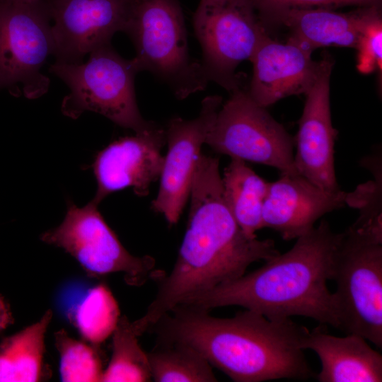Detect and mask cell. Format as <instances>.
Wrapping results in <instances>:
<instances>
[{
    "mask_svg": "<svg viewBox=\"0 0 382 382\" xmlns=\"http://www.w3.org/2000/svg\"><path fill=\"white\" fill-rule=\"evenodd\" d=\"M54 344L59 355L62 381H101L104 369L93 346L72 338L64 330L54 333Z\"/></svg>",
    "mask_w": 382,
    "mask_h": 382,
    "instance_id": "obj_25",
    "label": "cell"
},
{
    "mask_svg": "<svg viewBox=\"0 0 382 382\" xmlns=\"http://www.w3.org/2000/svg\"><path fill=\"white\" fill-rule=\"evenodd\" d=\"M124 32L134 45L139 71L151 73L178 99L205 89L209 81L200 62L190 56L178 0H131Z\"/></svg>",
    "mask_w": 382,
    "mask_h": 382,
    "instance_id": "obj_4",
    "label": "cell"
},
{
    "mask_svg": "<svg viewBox=\"0 0 382 382\" xmlns=\"http://www.w3.org/2000/svg\"><path fill=\"white\" fill-rule=\"evenodd\" d=\"M205 144L231 158L268 166L281 173H298L294 139L266 108L239 88L219 110Z\"/></svg>",
    "mask_w": 382,
    "mask_h": 382,
    "instance_id": "obj_9",
    "label": "cell"
},
{
    "mask_svg": "<svg viewBox=\"0 0 382 382\" xmlns=\"http://www.w3.org/2000/svg\"><path fill=\"white\" fill-rule=\"evenodd\" d=\"M222 98L205 97L198 116L192 120L170 119L166 130L168 151L160 175V187L151 208L170 224L178 222L190 197L193 176Z\"/></svg>",
    "mask_w": 382,
    "mask_h": 382,
    "instance_id": "obj_11",
    "label": "cell"
},
{
    "mask_svg": "<svg viewBox=\"0 0 382 382\" xmlns=\"http://www.w3.org/2000/svg\"><path fill=\"white\" fill-rule=\"evenodd\" d=\"M342 235L321 220L297 238L290 250L261 267L180 304L207 311L239 306L270 319L300 316L337 328L334 296L327 283Z\"/></svg>",
    "mask_w": 382,
    "mask_h": 382,
    "instance_id": "obj_3",
    "label": "cell"
},
{
    "mask_svg": "<svg viewBox=\"0 0 382 382\" xmlns=\"http://www.w3.org/2000/svg\"><path fill=\"white\" fill-rule=\"evenodd\" d=\"M52 313L0 342V382H35L43 376L45 337Z\"/></svg>",
    "mask_w": 382,
    "mask_h": 382,
    "instance_id": "obj_20",
    "label": "cell"
},
{
    "mask_svg": "<svg viewBox=\"0 0 382 382\" xmlns=\"http://www.w3.org/2000/svg\"><path fill=\"white\" fill-rule=\"evenodd\" d=\"M24 1H38V0H24Z\"/></svg>",
    "mask_w": 382,
    "mask_h": 382,
    "instance_id": "obj_30",
    "label": "cell"
},
{
    "mask_svg": "<svg viewBox=\"0 0 382 382\" xmlns=\"http://www.w3.org/2000/svg\"><path fill=\"white\" fill-rule=\"evenodd\" d=\"M221 180L225 202L236 223L248 238H257L256 231L263 228L262 207L269 183L236 158H231Z\"/></svg>",
    "mask_w": 382,
    "mask_h": 382,
    "instance_id": "obj_19",
    "label": "cell"
},
{
    "mask_svg": "<svg viewBox=\"0 0 382 382\" xmlns=\"http://www.w3.org/2000/svg\"><path fill=\"white\" fill-rule=\"evenodd\" d=\"M347 193L323 190L299 173H281L268 183L263 228L276 231L285 241L296 239L311 231L323 215L343 207Z\"/></svg>",
    "mask_w": 382,
    "mask_h": 382,
    "instance_id": "obj_15",
    "label": "cell"
},
{
    "mask_svg": "<svg viewBox=\"0 0 382 382\" xmlns=\"http://www.w3.org/2000/svg\"><path fill=\"white\" fill-rule=\"evenodd\" d=\"M166 142L165 129L155 123L99 151L92 164L98 185L92 200L99 204L110 194L127 187L139 197L146 196L151 183L160 178L164 160L161 149Z\"/></svg>",
    "mask_w": 382,
    "mask_h": 382,
    "instance_id": "obj_14",
    "label": "cell"
},
{
    "mask_svg": "<svg viewBox=\"0 0 382 382\" xmlns=\"http://www.w3.org/2000/svg\"><path fill=\"white\" fill-rule=\"evenodd\" d=\"M361 166L369 169L373 180L359 185L347 192L346 204L359 210V216L348 229L360 235L382 242V162L378 151L361 158Z\"/></svg>",
    "mask_w": 382,
    "mask_h": 382,
    "instance_id": "obj_24",
    "label": "cell"
},
{
    "mask_svg": "<svg viewBox=\"0 0 382 382\" xmlns=\"http://www.w3.org/2000/svg\"><path fill=\"white\" fill-rule=\"evenodd\" d=\"M378 6L343 13L320 7L291 8L274 18L291 31L289 40L313 51L330 45L356 48L364 24Z\"/></svg>",
    "mask_w": 382,
    "mask_h": 382,
    "instance_id": "obj_18",
    "label": "cell"
},
{
    "mask_svg": "<svg viewBox=\"0 0 382 382\" xmlns=\"http://www.w3.org/2000/svg\"><path fill=\"white\" fill-rule=\"evenodd\" d=\"M250 1L253 8L258 9L262 14L274 17L291 8L341 5L340 0H250Z\"/></svg>",
    "mask_w": 382,
    "mask_h": 382,
    "instance_id": "obj_27",
    "label": "cell"
},
{
    "mask_svg": "<svg viewBox=\"0 0 382 382\" xmlns=\"http://www.w3.org/2000/svg\"><path fill=\"white\" fill-rule=\"evenodd\" d=\"M190 197L187 228L174 267L158 279L155 298L132 322L139 336L189 298L234 280L252 263L280 253L273 240L250 238L241 229L225 202L214 163L198 165Z\"/></svg>",
    "mask_w": 382,
    "mask_h": 382,
    "instance_id": "obj_1",
    "label": "cell"
},
{
    "mask_svg": "<svg viewBox=\"0 0 382 382\" xmlns=\"http://www.w3.org/2000/svg\"><path fill=\"white\" fill-rule=\"evenodd\" d=\"M48 1L0 0V89L37 98L49 88L42 73L54 43Z\"/></svg>",
    "mask_w": 382,
    "mask_h": 382,
    "instance_id": "obj_7",
    "label": "cell"
},
{
    "mask_svg": "<svg viewBox=\"0 0 382 382\" xmlns=\"http://www.w3.org/2000/svg\"><path fill=\"white\" fill-rule=\"evenodd\" d=\"M131 0L48 1L57 62H81L124 32Z\"/></svg>",
    "mask_w": 382,
    "mask_h": 382,
    "instance_id": "obj_12",
    "label": "cell"
},
{
    "mask_svg": "<svg viewBox=\"0 0 382 382\" xmlns=\"http://www.w3.org/2000/svg\"><path fill=\"white\" fill-rule=\"evenodd\" d=\"M301 347L319 357L321 369L316 378L320 382L382 381V356L360 335L334 336L320 324L307 331Z\"/></svg>",
    "mask_w": 382,
    "mask_h": 382,
    "instance_id": "obj_17",
    "label": "cell"
},
{
    "mask_svg": "<svg viewBox=\"0 0 382 382\" xmlns=\"http://www.w3.org/2000/svg\"><path fill=\"white\" fill-rule=\"evenodd\" d=\"M333 62L321 60L319 74L310 89L294 139V165L301 175L320 189L340 190L335 168V144L337 135L331 121L330 78Z\"/></svg>",
    "mask_w": 382,
    "mask_h": 382,
    "instance_id": "obj_13",
    "label": "cell"
},
{
    "mask_svg": "<svg viewBox=\"0 0 382 382\" xmlns=\"http://www.w3.org/2000/svg\"><path fill=\"white\" fill-rule=\"evenodd\" d=\"M13 322V318L10 306L6 300L0 296V333Z\"/></svg>",
    "mask_w": 382,
    "mask_h": 382,
    "instance_id": "obj_28",
    "label": "cell"
},
{
    "mask_svg": "<svg viewBox=\"0 0 382 382\" xmlns=\"http://www.w3.org/2000/svg\"><path fill=\"white\" fill-rule=\"evenodd\" d=\"M311 53L298 43L283 44L265 33L250 58L253 73L249 96L267 108L287 96L306 94L321 67V60L313 61Z\"/></svg>",
    "mask_w": 382,
    "mask_h": 382,
    "instance_id": "obj_16",
    "label": "cell"
},
{
    "mask_svg": "<svg viewBox=\"0 0 382 382\" xmlns=\"http://www.w3.org/2000/svg\"><path fill=\"white\" fill-rule=\"evenodd\" d=\"M98 206L93 200L83 207L69 202L63 221L41 240L63 249L91 275L122 273L127 284L139 286L164 274L154 269L151 256H134L125 249Z\"/></svg>",
    "mask_w": 382,
    "mask_h": 382,
    "instance_id": "obj_8",
    "label": "cell"
},
{
    "mask_svg": "<svg viewBox=\"0 0 382 382\" xmlns=\"http://www.w3.org/2000/svg\"><path fill=\"white\" fill-rule=\"evenodd\" d=\"M250 0H200L193 27L204 75L229 91L239 88L237 66L250 59L266 33Z\"/></svg>",
    "mask_w": 382,
    "mask_h": 382,
    "instance_id": "obj_10",
    "label": "cell"
},
{
    "mask_svg": "<svg viewBox=\"0 0 382 382\" xmlns=\"http://www.w3.org/2000/svg\"><path fill=\"white\" fill-rule=\"evenodd\" d=\"M208 311L179 304L151 328L158 341L192 347L236 382L307 380L313 376L301 347L306 328L290 318L270 319L248 309L225 318Z\"/></svg>",
    "mask_w": 382,
    "mask_h": 382,
    "instance_id": "obj_2",
    "label": "cell"
},
{
    "mask_svg": "<svg viewBox=\"0 0 382 382\" xmlns=\"http://www.w3.org/2000/svg\"><path fill=\"white\" fill-rule=\"evenodd\" d=\"M335 257L331 280L337 329L382 347V243L347 229Z\"/></svg>",
    "mask_w": 382,
    "mask_h": 382,
    "instance_id": "obj_6",
    "label": "cell"
},
{
    "mask_svg": "<svg viewBox=\"0 0 382 382\" xmlns=\"http://www.w3.org/2000/svg\"><path fill=\"white\" fill-rule=\"evenodd\" d=\"M156 382H215L209 362L192 347L178 341H158L147 353Z\"/></svg>",
    "mask_w": 382,
    "mask_h": 382,
    "instance_id": "obj_21",
    "label": "cell"
},
{
    "mask_svg": "<svg viewBox=\"0 0 382 382\" xmlns=\"http://www.w3.org/2000/svg\"><path fill=\"white\" fill-rule=\"evenodd\" d=\"M68 316L82 337L94 345L112 334L120 317L117 303L104 284L87 289Z\"/></svg>",
    "mask_w": 382,
    "mask_h": 382,
    "instance_id": "obj_22",
    "label": "cell"
},
{
    "mask_svg": "<svg viewBox=\"0 0 382 382\" xmlns=\"http://www.w3.org/2000/svg\"><path fill=\"white\" fill-rule=\"evenodd\" d=\"M112 335V352L101 381L146 382L152 380L148 354L139 344L129 320L120 316Z\"/></svg>",
    "mask_w": 382,
    "mask_h": 382,
    "instance_id": "obj_23",
    "label": "cell"
},
{
    "mask_svg": "<svg viewBox=\"0 0 382 382\" xmlns=\"http://www.w3.org/2000/svg\"><path fill=\"white\" fill-rule=\"evenodd\" d=\"M50 71L69 87L62 103L64 115L76 119L91 111L135 133L155 125L143 118L137 106L134 78L139 71L134 59L121 57L110 43L91 52L86 62L56 61Z\"/></svg>",
    "mask_w": 382,
    "mask_h": 382,
    "instance_id": "obj_5",
    "label": "cell"
},
{
    "mask_svg": "<svg viewBox=\"0 0 382 382\" xmlns=\"http://www.w3.org/2000/svg\"><path fill=\"white\" fill-rule=\"evenodd\" d=\"M341 5L359 4L369 6H378L381 0H340Z\"/></svg>",
    "mask_w": 382,
    "mask_h": 382,
    "instance_id": "obj_29",
    "label": "cell"
},
{
    "mask_svg": "<svg viewBox=\"0 0 382 382\" xmlns=\"http://www.w3.org/2000/svg\"><path fill=\"white\" fill-rule=\"evenodd\" d=\"M382 23L377 8L364 24L356 47L357 69L363 74L381 69Z\"/></svg>",
    "mask_w": 382,
    "mask_h": 382,
    "instance_id": "obj_26",
    "label": "cell"
}]
</instances>
